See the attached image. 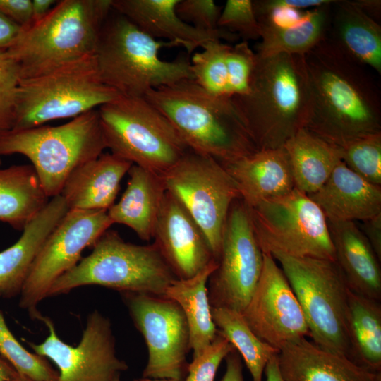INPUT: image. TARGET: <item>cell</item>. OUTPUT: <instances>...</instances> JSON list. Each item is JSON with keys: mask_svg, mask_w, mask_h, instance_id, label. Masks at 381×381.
Segmentation results:
<instances>
[{"mask_svg": "<svg viewBox=\"0 0 381 381\" xmlns=\"http://www.w3.org/2000/svg\"><path fill=\"white\" fill-rule=\"evenodd\" d=\"M152 238L178 279L191 278L216 261L200 227L183 204L167 190Z\"/></svg>", "mask_w": 381, "mask_h": 381, "instance_id": "ac0fdd59", "label": "cell"}, {"mask_svg": "<svg viewBox=\"0 0 381 381\" xmlns=\"http://www.w3.org/2000/svg\"><path fill=\"white\" fill-rule=\"evenodd\" d=\"M57 1L54 0H33L32 1V25L44 18Z\"/></svg>", "mask_w": 381, "mask_h": 381, "instance_id": "bcb514c9", "label": "cell"}, {"mask_svg": "<svg viewBox=\"0 0 381 381\" xmlns=\"http://www.w3.org/2000/svg\"><path fill=\"white\" fill-rule=\"evenodd\" d=\"M161 176L200 227L217 261L229 211L241 198L235 181L218 161L191 150Z\"/></svg>", "mask_w": 381, "mask_h": 381, "instance_id": "7c38bea8", "label": "cell"}, {"mask_svg": "<svg viewBox=\"0 0 381 381\" xmlns=\"http://www.w3.org/2000/svg\"><path fill=\"white\" fill-rule=\"evenodd\" d=\"M1 298V297H0Z\"/></svg>", "mask_w": 381, "mask_h": 381, "instance_id": "11a10c76", "label": "cell"}, {"mask_svg": "<svg viewBox=\"0 0 381 381\" xmlns=\"http://www.w3.org/2000/svg\"><path fill=\"white\" fill-rule=\"evenodd\" d=\"M231 98L258 150L283 147L306 128L309 117L310 92L304 56H257L249 92Z\"/></svg>", "mask_w": 381, "mask_h": 381, "instance_id": "7a4b0ae2", "label": "cell"}, {"mask_svg": "<svg viewBox=\"0 0 381 381\" xmlns=\"http://www.w3.org/2000/svg\"><path fill=\"white\" fill-rule=\"evenodd\" d=\"M230 45L219 40L207 42L200 52L190 59L193 80L209 92L221 97L228 95L226 56Z\"/></svg>", "mask_w": 381, "mask_h": 381, "instance_id": "836d02e7", "label": "cell"}, {"mask_svg": "<svg viewBox=\"0 0 381 381\" xmlns=\"http://www.w3.org/2000/svg\"><path fill=\"white\" fill-rule=\"evenodd\" d=\"M19 82L18 66L6 52H0V132L13 128Z\"/></svg>", "mask_w": 381, "mask_h": 381, "instance_id": "f35d334b", "label": "cell"}, {"mask_svg": "<svg viewBox=\"0 0 381 381\" xmlns=\"http://www.w3.org/2000/svg\"><path fill=\"white\" fill-rule=\"evenodd\" d=\"M226 370L220 381H244L241 356L236 350L225 358Z\"/></svg>", "mask_w": 381, "mask_h": 381, "instance_id": "f6af8a7d", "label": "cell"}, {"mask_svg": "<svg viewBox=\"0 0 381 381\" xmlns=\"http://www.w3.org/2000/svg\"><path fill=\"white\" fill-rule=\"evenodd\" d=\"M92 248L89 255L52 284L47 297L87 285L164 296L178 279L153 243L133 244L118 232L107 230Z\"/></svg>", "mask_w": 381, "mask_h": 381, "instance_id": "8992f818", "label": "cell"}, {"mask_svg": "<svg viewBox=\"0 0 381 381\" xmlns=\"http://www.w3.org/2000/svg\"><path fill=\"white\" fill-rule=\"evenodd\" d=\"M121 298L147 348L142 377L183 381L190 347L188 326L181 307L172 299L147 294L121 292Z\"/></svg>", "mask_w": 381, "mask_h": 381, "instance_id": "5bb4252c", "label": "cell"}, {"mask_svg": "<svg viewBox=\"0 0 381 381\" xmlns=\"http://www.w3.org/2000/svg\"><path fill=\"white\" fill-rule=\"evenodd\" d=\"M217 266V261H213L191 278L176 279L165 291L164 296L176 301L184 313L193 358L202 353L217 334L207 290L209 277Z\"/></svg>", "mask_w": 381, "mask_h": 381, "instance_id": "83f0119b", "label": "cell"}, {"mask_svg": "<svg viewBox=\"0 0 381 381\" xmlns=\"http://www.w3.org/2000/svg\"><path fill=\"white\" fill-rule=\"evenodd\" d=\"M235 350L225 337L217 333L209 346L188 363L183 381H214L222 361Z\"/></svg>", "mask_w": 381, "mask_h": 381, "instance_id": "ab89813d", "label": "cell"}, {"mask_svg": "<svg viewBox=\"0 0 381 381\" xmlns=\"http://www.w3.org/2000/svg\"><path fill=\"white\" fill-rule=\"evenodd\" d=\"M272 256L300 303L312 341L352 361L346 320L350 289L337 262L282 253Z\"/></svg>", "mask_w": 381, "mask_h": 381, "instance_id": "30bf717a", "label": "cell"}, {"mask_svg": "<svg viewBox=\"0 0 381 381\" xmlns=\"http://www.w3.org/2000/svg\"><path fill=\"white\" fill-rule=\"evenodd\" d=\"M167 46L176 45L151 37L116 11L110 13L95 52L102 82L122 96L140 97L153 89L193 80L187 56L160 58V49Z\"/></svg>", "mask_w": 381, "mask_h": 381, "instance_id": "5b68a950", "label": "cell"}, {"mask_svg": "<svg viewBox=\"0 0 381 381\" xmlns=\"http://www.w3.org/2000/svg\"><path fill=\"white\" fill-rule=\"evenodd\" d=\"M176 11L183 21L198 30L213 32L221 29L222 8L213 0H180Z\"/></svg>", "mask_w": 381, "mask_h": 381, "instance_id": "60d3db41", "label": "cell"}, {"mask_svg": "<svg viewBox=\"0 0 381 381\" xmlns=\"http://www.w3.org/2000/svg\"><path fill=\"white\" fill-rule=\"evenodd\" d=\"M378 259L381 260V213L362 222L358 226Z\"/></svg>", "mask_w": 381, "mask_h": 381, "instance_id": "7bdbcfd3", "label": "cell"}, {"mask_svg": "<svg viewBox=\"0 0 381 381\" xmlns=\"http://www.w3.org/2000/svg\"><path fill=\"white\" fill-rule=\"evenodd\" d=\"M277 356L284 381H381V373L322 349L306 338L285 345Z\"/></svg>", "mask_w": 381, "mask_h": 381, "instance_id": "ffe728a7", "label": "cell"}, {"mask_svg": "<svg viewBox=\"0 0 381 381\" xmlns=\"http://www.w3.org/2000/svg\"><path fill=\"white\" fill-rule=\"evenodd\" d=\"M144 97L169 120L195 153L225 164L258 150L231 98L213 95L193 80L151 90Z\"/></svg>", "mask_w": 381, "mask_h": 381, "instance_id": "3957f363", "label": "cell"}, {"mask_svg": "<svg viewBox=\"0 0 381 381\" xmlns=\"http://www.w3.org/2000/svg\"><path fill=\"white\" fill-rule=\"evenodd\" d=\"M9 381H36L23 376L18 373Z\"/></svg>", "mask_w": 381, "mask_h": 381, "instance_id": "f907efd6", "label": "cell"}, {"mask_svg": "<svg viewBox=\"0 0 381 381\" xmlns=\"http://www.w3.org/2000/svg\"><path fill=\"white\" fill-rule=\"evenodd\" d=\"M241 314L260 339L279 351L289 343L310 337L300 303L271 255L263 253L260 277Z\"/></svg>", "mask_w": 381, "mask_h": 381, "instance_id": "e0dca14e", "label": "cell"}, {"mask_svg": "<svg viewBox=\"0 0 381 381\" xmlns=\"http://www.w3.org/2000/svg\"><path fill=\"white\" fill-rule=\"evenodd\" d=\"M218 27L241 37L260 39V28L251 0H228L222 9Z\"/></svg>", "mask_w": 381, "mask_h": 381, "instance_id": "74e56055", "label": "cell"}, {"mask_svg": "<svg viewBox=\"0 0 381 381\" xmlns=\"http://www.w3.org/2000/svg\"><path fill=\"white\" fill-rule=\"evenodd\" d=\"M304 58L310 92L305 128L338 147L381 133L380 92L368 67L326 35Z\"/></svg>", "mask_w": 381, "mask_h": 381, "instance_id": "6da1fadb", "label": "cell"}, {"mask_svg": "<svg viewBox=\"0 0 381 381\" xmlns=\"http://www.w3.org/2000/svg\"><path fill=\"white\" fill-rule=\"evenodd\" d=\"M283 147L289 157L295 188L307 195L316 192L341 162L338 146L305 128L290 138Z\"/></svg>", "mask_w": 381, "mask_h": 381, "instance_id": "f1b7e54d", "label": "cell"}, {"mask_svg": "<svg viewBox=\"0 0 381 381\" xmlns=\"http://www.w3.org/2000/svg\"><path fill=\"white\" fill-rule=\"evenodd\" d=\"M120 95L102 82L95 54L87 56L47 73L20 80L11 130L73 119Z\"/></svg>", "mask_w": 381, "mask_h": 381, "instance_id": "ba28073f", "label": "cell"}, {"mask_svg": "<svg viewBox=\"0 0 381 381\" xmlns=\"http://www.w3.org/2000/svg\"><path fill=\"white\" fill-rule=\"evenodd\" d=\"M353 2L365 14L378 23L381 13L380 0H354Z\"/></svg>", "mask_w": 381, "mask_h": 381, "instance_id": "7dc6e473", "label": "cell"}, {"mask_svg": "<svg viewBox=\"0 0 381 381\" xmlns=\"http://www.w3.org/2000/svg\"><path fill=\"white\" fill-rule=\"evenodd\" d=\"M1 156H0V165H1Z\"/></svg>", "mask_w": 381, "mask_h": 381, "instance_id": "db71d44e", "label": "cell"}, {"mask_svg": "<svg viewBox=\"0 0 381 381\" xmlns=\"http://www.w3.org/2000/svg\"><path fill=\"white\" fill-rule=\"evenodd\" d=\"M247 207L263 253L335 261L327 218L306 193L294 188Z\"/></svg>", "mask_w": 381, "mask_h": 381, "instance_id": "8fae6325", "label": "cell"}, {"mask_svg": "<svg viewBox=\"0 0 381 381\" xmlns=\"http://www.w3.org/2000/svg\"><path fill=\"white\" fill-rule=\"evenodd\" d=\"M332 2L306 10L303 18L291 25H259L260 42L256 48L257 56L261 58L279 54L304 56L325 37Z\"/></svg>", "mask_w": 381, "mask_h": 381, "instance_id": "4dcf8cb0", "label": "cell"}, {"mask_svg": "<svg viewBox=\"0 0 381 381\" xmlns=\"http://www.w3.org/2000/svg\"><path fill=\"white\" fill-rule=\"evenodd\" d=\"M49 335L40 344L28 341L37 355L52 361L57 367L58 381H113L128 370L125 361L116 354L115 339L109 320L97 310L87 316L85 328L76 346L63 341L53 321L41 315Z\"/></svg>", "mask_w": 381, "mask_h": 381, "instance_id": "2e32d148", "label": "cell"}, {"mask_svg": "<svg viewBox=\"0 0 381 381\" xmlns=\"http://www.w3.org/2000/svg\"><path fill=\"white\" fill-rule=\"evenodd\" d=\"M180 0H112V8L143 32L157 40L162 38L181 46L188 54L212 40L233 42L239 37L226 30L210 32L183 21L176 7Z\"/></svg>", "mask_w": 381, "mask_h": 381, "instance_id": "d6986e66", "label": "cell"}, {"mask_svg": "<svg viewBox=\"0 0 381 381\" xmlns=\"http://www.w3.org/2000/svg\"><path fill=\"white\" fill-rule=\"evenodd\" d=\"M113 381H120V377H116V378L114 379Z\"/></svg>", "mask_w": 381, "mask_h": 381, "instance_id": "f5cc1de1", "label": "cell"}, {"mask_svg": "<svg viewBox=\"0 0 381 381\" xmlns=\"http://www.w3.org/2000/svg\"><path fill=\"white\" fill-rule=\"evenodd\" d=\"M341 161L368 182L381 186V133L339 147Z\"/></svg>", "mask_w": 381, "mask_h": 381, "instance_id": "d590c367", "label": "cell"}, {"mask_svg": "<svg viewBox=\"0 0 381 381\" xmlns=\"http://www.w3.org/2000/svg\"><path fill=\"white\" fill-rule=\"evenodd\" d=\"M326 36L348 55L381 73V27L353 1H334Z\"/></svg>", "mask_w": 381, "mask_h": 381, "instance_id": "4316f807", "label": "cell"}, {"mask_svg": "<svg viewBox=\"0 0 381 381\" xmlns=\"http://www.w3.org/2000/svg\"><path fill=\"white\" fill-rule=\"evenodd\" d=\"M222 165L235 181L241 199L248 207L283 195L295 188L284 147L257 150Z\"/></svg>", "mask_w": 381, "mask_h": 381, "instance_id": "44dd1931", "label": "cell"}, {"mask_svg": "<svg viewBox=\"0 0 381 381\" xmlns=\"http://www.w3.org/2000/svg\"><path fill=\"white\" fill-rule=\"evenodd\" d=\"M129 180L120 200L108 210L113 224L126 225L145 241L153 238L167 192L161 174L132 164Z\"/></svg>", "mask_w": 381, "mask_h": 381, "instance_id": "484cf974", "label": "cell"}, {"mask_svg": "<svg viewBox=\"0 0 381 381\" xmlns=\"http://www.w3.org/2000/svg\"><path fill=\"white\" fill-rule=\"evenodd\" d=\"M107 148L159 174L189 150L169 120L144 97H126L97 109Z\"/></svg>", "mask_w": 381, "mask_h": 381, "instance_id": "9c48e42d", "label": "cell"}, {"mask_svg": "<svg viewBox=\"0 0 381 381\" xmlns=\"http://www.w3.org/2000/svg\"><path fill=\"white\" fill-rule=\"evenodd\" d=\"M308 195L327 219L363 222L381 213V186L364 180L342 161L327 181Z\"/></svg>", "mask_w": 381, "mask_h": 381, "instance_id": "603a6c76", "label": "cell"}, {"mask_svg": "<svg viewBox=\"0 0 381 381\" xmlns=\"http://www.w3.org/2000/svg\"><path fill=\"white\" fill-rule=\"evenodd\" d=\"M217 266L207 282L211 307L242 313L258 284L263 253L255 236L246 205H231L224 226Z\"/></svg>", "mask_w": 381, "mask_h": 381, "instance_id": "9a60e30c", "label": "cell"}, {"mask_svg": "<svg viewBox=\"0 0 381 381\" xmlns=\"http://www.w3.org/2000/svg\"><path fill=\"white\" fill-rule=\"evenodd\" d=\"M0 356L18 373L36 381H58L59 374L47 359L28 351L9 329L0 311Z\"/></svg>", "mask_w": 381, "mask_h": 381, "instance_id": "e575fe53", "label": "cell"}, {"mask_svg": "<svg viewBox=\"0 0 381 381\" xmlns=\"http://www.w3.org/2000/svg\"><path fill=\"white\" fill-rule=\"evenodd\" d=\"M346 320L352 361L373 372L381 373L380 301L350 290Z\"/></svg>", "mask_w": 381, "mask_h": 381, "instance_id": "1f68e13d", "label": "cell"}, {"mask_svg": "<svg viewBox=\"0 0 381 381\" xmlns=\"http://www.w3.org/2000/svg\"><path fill=\"white\" fill-rule=\"evenodd\" d=\"M217 333L225 337L242 356L253 381H262L269 360L279 351L260 339L242 314L222 307H211Z\"/></svg>", "mask_w": 381, "mask_h": 381, "instance_id": "d6a6232c", "label": "cell"}, {"mask_svg": "<svg viewBox=\"0 0 381 381\" xmlns=\"http://www.w3.org/2000/svg\"><path fill=\"white\" fill-rule=\"evenodd\" d=\"M132 164L111 153H102L77 168L67 179L60 195L69 210H108Z\"/></svg>", "mask_w": 381, "mask_h": 381, "instance_id": "d4e9b609", "label": "cell"}, {"mask_svg": "<svg viewBox=\"0 0 381 381\" xmlns=\"http://www.w3.org/2000/svg\"><path fill=\"white\" fill-rule=\"evenodd\" d=\"M277 356L278 353L274 355L265 368L266 381H284L280 373Z\"/></svg>", "mask_w": 381, "mask_h": 381, "instance_id": "c3c4849f", "label": "cell"}, {"mask_svg": "<svg viewBox=\"0 0 381 381\" xmlns=\"http://www.w3.org/2000/svg\"><path fill=\"white\" fill-rule=\"evenodd\" d=\"M17 372L0 356V381H9Z\"/></svg>", "mask_w": 381, "mask_h": 381, "instance_id": "681fc988", "label": "cell"}, {"mask_svg": "<svg viewBox=\"0 0 381 381\" xmlns=\"http://www.w3.org/2000/svg\"><path fill=\"white\" fill-rule=\"evenodd\" d=\"M113 224L107 210H70L47 238L37 254L20 293L19 306L32 320L52 284L75 267L87 247L93 246Z\"/></svg>", "mask_w": 381, "mask_h": 381, "instance_id": "4fadbf2b", "label": "cell"}, {"mask_svg": "<svg viewBox=\"0 0 381 381\" xmlns=\"http://www.w3.org/2000/svg\"><path fill=\"white\" fill-rule=\"evenodd\" d=\"M134 381H176V380H167V379L154 380V379H149V378L140 377V378L135 379Z\"/></svg>", "mask_w": 381, "mask_h": 381, "instance_id": "816d5d0a", "label": "cell"}, {"mask_svg": "<svg viewBox=\"0 0 381 381\" xmlns=\"http://www.w3.org/2000/svg\"><path fill=\"white\" fill-rule=\"evenodd\" d=\"M23 28L0 13V52H6L16 42Z\"/></svg>", "mask_w": 381, "mask_h": 381, "instance_id": "ee69618b", "label": "cell"}, {"mask_svg": "<svg viewBox=\"0 0 381 381\" xmlns=\"http://www.w3.org/2000/svg\"><path fill=\"white\" fill-rule=\"evenodd\" d=\"M0 13L23 30L32 25L31 0H0Z\"/></svg>", "mask_w": 381, "mask_h": 381, "instance_id": "b9f144b4", "label": "cell"}, {"mask_svg": "<svg viewBox=\"0 0 381 381\" xmlns=\"http://www.w3.org/2000/svg\"><path fill=\"white\" fill-rule=\"evenodd\" d=\"M68 210L61 195L52 198L25 226L20 238L0 252V297L20 294L40 249Z\"/></svg>", "mask_w": 381, "mask_h": 381, "instance_id": "7402d4cb", "label": "cell"}, {"mask_svg": "<svg viewBox=\"0 0 381 381\" xmlns=\"http://www.w3.org/2000/svg\"><path fill=\"white\" fill-rule=\"evenodd\" d=\"M257 63V55L248 42L230 46L226 56L228 95L230 97L246 95Z\"/></svg>", "mask_w": 381, "mask_h": 381, "instance_id": "8d00e7d4", "label": "cell"}, {"mask_svg": "<svg viewBox=\"0 0 381 381\" xmlns=\"http://www.w3.org/2000/svg\"><path fill=\"white\" fill-rule=\"evenodd\" d=\"M48 198L32 165L0 169V221L23 231Z\"/></svg>", "mask_w": 381, "mask_h": 381, "instance_id": "f546056e", "label": "cell"}, {"mask_svg": "<svg viewBox=\"0 0 381 381\" xmlns=\"http://www.w3.org/2000/svg\"><path fill=\"white\" fill-rule=\"evenodd\" d=\"M335 262L349 289L380 301L381 269L378 259L358 225L353 222L327 219Z\"/></svg>", "mask_w": 381, "mask_h": 381, "instance_id": "cb8c5ba5", "label": "cell"}, {"mask_svg": "<svg viewBox=\"0 0 381 381\" xmlns=\"http://www.w3.org/2000/svg\"><path fill=\"white\" fill-rule=\"evenodd\" d=\"M105 149L97 109L57 126L0 132V156L17 153L28 157L48 198L60 195L69 176Z\"/></svg>", "mask_w": 381, "mask_h": 381, "instance_id": "52a82bcc", "label": "cell"}, {"mask_svg": "<svg viewBox=\"0 0 381 381\" xmlns=\"http://www.w3.org/2000/svg\"><path fill=\"white\" fill-rule=\"evenodd\" d=\"M112 10V0L57 1L44 18L23 30L6 51L18 66L20 80L95 54Z\"/></svg>", "mask_w": 381, "mask_h": 381, "instance_id": "277c9868", "label": "cell"}]
</instances>
